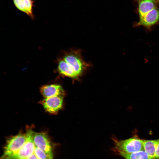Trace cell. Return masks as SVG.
<instances>
[{"instance_id":"6da1fadb","label":"cell","mask_w":159,"mask_h":159,"mask_svg":"<svg viewBox=\"0 0 159 159\" xmlns=\"http://www.w3.org/2000/svg\"><path fill=\"white\" fill-rule=\"evenodd\" d=\"M80 49H71L64 52L57 62V70L62 75L77 79L81 76L92 64L85 61Z\"/></svg>"},{"instance_id":"7a4b0ae2","label":"cell","mask_w":159,"mask_h":159,"mask_svg":"<svg viewBox=\"0 0 159 159\" xmlns=\"http://www.w3.org/2000/svg\"><path fill=\"white\" fill-rule=\"evenodd\" d=\"M114 146L113 152L118 154L120 153H130L143 150V140L135 138L125 140H118L113 138Z\"/></svg>"},{"instance_id":"3957f363","label":"cell","mask_w":159,"mask_h":159,"mask_svg":"<svg viewBox=\"0 0 159 159\" xmlns=\"http://www.w3.org/2000/svg\"><path fill=\"white\" fill-rule=\"evenodd\" d=\"M27 139L26 132H21L8 138L4 147L3 153L0 159H7L22 147Z\"/></svg>"},{"instance_id":"277c9868","label":"cell","mask_w":159,"mask_h":159,"mask_svg":"<svg viewBox=\"0 0 159 159\" xmlns=\"http://www.w3.org/2000/svg\"><path fill=\"white\" fill-rule=\"evenodd\" d=\"M31 133L35 146L47 154L53 156V145L47 133L44 132H35L32 129Z\"/></svg>"},{"instance_id":"5b68a950","label":"cell","mask_w":159,"mask_h":159,"mask_svg":"<svg viewBox=\"0 0 159 159\" xmlns=\"http://www.w3.org/2000/svg\"><path fill=\"white\" fill-rule=\"evenodd\" d=\"M31 130L32 128H29L26 130V140L21 148L7 159H26L33 153L35 145L31 135Z\"/></svg>"},{"instance_id":"8992f818","label":"cell","mask_w":159,"mask_h":159,"mask_svg":"<svg viewBox=\"0 0 159 159\" xmlns=\"http://www.w3.org/2000/svg\"><path fill=\"white\" fill-rule=\"evenodd\" d=\"M63 96L44 98L40 101V103L47 112L52 114H56L62 107Z\"/></svg>"},{"instance_id":"52a82bcc","label":"cell","mask_w":159,"mask_h":159,"mask_svg":"<svg viewBox=\"0 0 159 159\" xmlns=\"http://www.w3.org/2000/svg\"><path fill=\"white\" fill-rule=\"evenodd\" d=\"M159 23V8L149 11L141 18L134 24L135 26H143L149 30Z\"/></svg>"},{"instance_id":"ba28073f","label":"cell","mask_w":159,"mask_h":159,"mask_svg":"<svg viewBox=\"0 0 159 159\" xmlns=\"http://www.w3.org/2000/svg\"><path fill=\"white\" fill-rule=\"evenodd\" d=\"M137 4V11L139 18L151 10L158 8L159 0H135Z\"/></svg>"},{"instance_id":"9c48e42d","label":"cell","mask_w":159,"mask_h":159,"mask_svg":"<svg viewBox=\"0 0 159 159\" xmlns=\"http://www.w3.org/2000/svg\"><path fill=\"white\" fill-rule=\"evenodd\" d=\"M41 94L44 98L64 95V91L62 86L57 84L45 85L40 89Z\"/></svg>"},{"instance_id":"30bf717a","label":"cell","mask_w":159,"mask_h":159,"mask_svg":"<svg viewBox=\"0 0 159 159\" xmlns=\"http://www.w3.org/2000/svg\"><path fill=\"white\" fill-rule=\"evenodd\" d=\"M16 8L19 11L26 14L32 19L34 18L33 7L34 1L33 0H13Z\"/></svg>"},{"instance_id":"8fae6325","label":"cell","mask_w":159,"mask_h":159,"mask_svg":"<svg viewBox=\"0 0 159 159\" xmlns=\"http://www.w3.org/2000/svg\"><path fill=\"white\" fill-rule=\"evenodd\" d=\"M159 140H143L144 150L150 157L154 159L156 148Z\"/></svg>"},{"instance_id":"7c38bea8","label":"cell","mask_w":159,"mask_h":159,"mask_svg":"<svg viewBox=\"0 0 159 159\" xmlns=\"http://www.w3.org/2000/svg\"><path fill=\"white\" fill-rule=\"evenodd\" d=\"M118 154L124 159H153L144 150L130 153H120Z\"/></svg>"},{"instance_id":"4fadbf2b","label":"cell","mask_w":159,"mask_h":159,"mask_svg":"<svg viewBox=\"0 0 159 159\" xmlns=\"http://www.w3.org/2000/svg\"><path fill=\"white\" fill-rule=\"evenodd\" d=\"M34 153L38 159H53V156L47 154L35 146Z\"/></svg>"},{"instance_id":"5bb4252c","label":"cell","mask_w":159,"mask_h":159,"mask_svg":"<svg viewBox=\"0 0 159 159\" xmlns=\"http://www.w3.org/2000/svg\"><path fill=\"white\" fill-rule=\"evenodd\" d=\"M154 159H159V142L156 148Z\"/></svg>"},{"instance_id":"9a60e30c","label":"cell","mask_w":159,"mask_h":159,"mask_svg":"<svg viewBox=\"0 0 159 159\" xmlns=\"http://www.w3.org/2000/svg\"><path fill=\"white\" fill-rule=\"evenodd\" d=\"M26 159H38L35 155L33 153Z\"/></svg>"}]
</instances>
